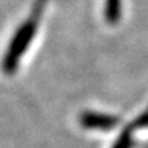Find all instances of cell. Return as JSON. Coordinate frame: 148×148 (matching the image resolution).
Listing matches in <instances>:
<instances>
[{
	"label": "cell",
	"mask_w": 148,
	"mask_h": 148,
	"mask_svg": "<svg viewBox=\"0 0 148 148\" xmlns=\"http://www.w3.org/2000/svg\"><path fill=\"white\" fill-rule=\"evenodd\" d=\"M34 36V25L32 22H27L25 26H22L18 33L15 34L14 40L11 42L10 49L7 51L4 59V70L5 71H14V69L16 67L18 59L21 58V55L25 52V49L27 48L29 42L32 40V37Z\"/></svg>",
	"instance_id": "cell-1"
},
{
	"label": "cell",
	"mask_w": 148,
	"mask_h": 148,
	"mask_svg": "<svg viewBox=\"0 0 148 148\" xmlns=\"http://www.w3.org/2000/svg\"><path fill=\"white\" fill-rule=\"evenodd\" d=\"M136 127H147L148 126V110L144 112L143 115H140L134 122Z\"/></svg>",
	"instance_id": "cell-5"
},
{
	"label": "cell",
	"mask_w": 148,
	"mask_h": 148,
	"mask_svg": "<svg viewBox=\"0 0 148 148\" xmlns=\"http://www.w3.org/2000/svg\"><path fill=\"white\" fill-rule=\"evenodd\" d=\"M132 147V132L130 129H125L122 134L118 137L115 145L112 148H130Z\"/></svg>",
	"instance_id": "cell-4"
},
{
	"label": "cell",
	"mask_w": 148,
	"mask_h": 148,
	"mask_svg": "<svg viewBox=\"0 0 148 148\" xmlns=\"http://www.w3.org/2000/svg\"><path fill=\"white\" fill-rule=\"evenodd\" d=\"M104 14L108 23H116L121 16V0H107Z\"/></svg>",
	"instance_id": "cell-3"
},
{
	"label": "cell",
	"mask_w": 148,
	"mask_h": 148,
	"mask_svg": "<svg viewBox=\"0 0 148 148\" xmlns=\"http://www.w3.org/2000/svg\"><path fill=\"white\" fill-rule=\"evenodd\" d=\"M116 118L104 114H96V112H85L81 116V123L84 127L89 129H100V130H108L116 125Z\"/></svg>",
	"instance_id": "cell-2"
}]
</instances>
